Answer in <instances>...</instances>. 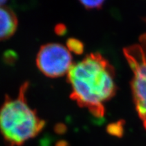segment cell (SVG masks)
<instances>
[{
  "instance_id": "cell-1",
  "label": "cell",
  "mask_w": 146,
  "mask_h": 146,
  "mask_svg": "<svg viewBox=\"0 0 146 146\" xmlns=\"http://www.w3.org/2000/svg\"><path fill=\"white\" fill-rule=\"evenodd\" d=\"M67 74L72 87L70 98L95 117L103 118L104 104L116 92L114 69L108 61L93 53L72 65Z\"/></svg>"
},
{
  "instance_id": "cell-9",
  "label": "cell",
  "mask_w": 146,
  "mask_h": 146,
  "mask_svg": "<svg viewBox=\"0 0 146 146\" xmlns=\"http://www.w3.org/2000/svg\"><path fill=\"white\" fill-rule=\"evenodd\" d=\"M140 41H141V47L143 48L144 52H145L146 54V33L143 34V35L141 36L140 38Z\"/></svg>"
},
{
  "instance_id": "cell-4",
  "label": "cell",
  "mask_w": 146,
  "mask_h": 146,
  "mask_svg": "<svg viewBox=\"0 0 146 146\" xmlns=\"http://www.w3.org/2000/svg\"><path fill=\"white\" fill-rule=\"evenodd\" d=\"M36 65L45 75L58 77L68 74L72 66V56L66 47L59 43H47L40 49Z\"/></svg>"
},
{
  "instance_id": "cell-11",
  "label": "cell",
  "mask_w": 146,
  "mask_h": 146,
  "mask_svg": "<svg viewBox=\"0 0 146 146\" xmlns=\"http://www.w3.org/2000/svg\"><path fill=\"white\" fill-rule=\"evenodd\" d=\"M6 1H3V0H0V6H3V5L5 4Z\"/></svg>"
},
{
  "instance_id": "cell-10",
  "label": "cell",
  "mask_w": 146,
  "mask_h": 146,
  "mask_svg": "<svg viewBox=\"0 0 146 146\" xmlns=\"http://www.w3.org/2000/svg\"><path fill=\"white\" fill-rule=\"evenodd\" d=\"M56 29H59V30L58 31H57V33H59L60 35H61L62 33H64V32H65V27H56Z\"/></svg>"
},
{
  "instance_id": "cell-2",
  "label": "cell",
  "mask_w": 146,
  "mask_h": 146,
  "mask_svg": "<svg viewBox=\"0 0 146 146\" xmlns=\"http://www.w3.org/2000/svg\"><path fill=\"white\" fill-rule=\"evenodd\" d=\"M29 83L20 89L17 98L7 96L0 108V131L6 141L21 145L42 131L45 121L40 118L26 100Z\"/></svg>"
},
{
  "instance_id": "cell-5",
  "label": "cell",
  "mask_w": 146,
  "mask_h": 146,
  "mask_svg": "<svg viewBox=\"0 0 146 146\" xmlns=\"http://www.w3.org/2000/svg\"><path fill=\"white\" fill-rule=\"evenodd\" d=\"M17 25L13 11L8 7L0 6V41L10 37L15 33Z\"/></svg>"
},
{
  "instance_id": "cell-8",
  "label": "cell",
  "mask_w": 146,
  "mask_h": 146,
  "mask_svg": "<svg viewBox=\"0 0 146 146\" xmlns=\"http://www.w3.org/2000/svg\"><path fill=\"white\" fill-rule=\"evenodd\" d=\"M109 133H112L113 135H120L123 133V129L120 127V125H116L114 124V125H111L108 127Z\"/></svg>"
},
{
  "instance_id": "cell-7",
  "label": "cell",
  "mask_w": 146,
  "mask_h": 146,
  "mask_svg": "<svg viewBox=\"0 0 146 146\" xmlns=\"http://www.w3.org/2000/svg\"><path fill=\"white\" fill-rule=\"evenodd\" d=\"M104 1H81V3L87 9H100L103 5Z\"/></svg>"
},
{
  "instance_id": "cell-6",
  "label": "cell",
  "mask_w": 146,
  "mask_h": 146,
  "mask_svg": "<svg viewBox=\"0 0 146 146\" xmlns=\"http://www.w3.org/2000/svg\"><path fill=\"white\" fill-rule=\"evenodd\" d=\"M67 48L69 51L75 53L76 54H81L84 50L83 44L79 40L70 38L68 39L66 43Z\"/></svg>"
},
{
  "instance_id": "cell-3",
  "label": "cell",
  "mask_w": 146,
  "mask_h": 146,
  "mask_svg": "<svg viewBox=\"0 0 146 146\" xmlns=\"http://www.w3.org/2000/svg\"><path fill=\"white\" fill-rule=\"evenodd\" d=\"M124 53L133 72L131 87L137 111L146 129V54L139 45L127 47Z\"/></svg>"
}]
</instances>
